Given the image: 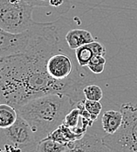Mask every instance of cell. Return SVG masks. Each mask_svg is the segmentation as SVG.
Here are the masks:
<instances>
[{
	"mask_svg": "<svg viewBox=\"0 0 137 152\" xmlns=\"http://www.w3.org/2000/svg\"><path fill=\"white\" fill-rule=\"evenodd\" d=\"M31 36V27L19 33L10 32L0 27V58L26 53Z\"/></svg>",
	"mask_w": 137,
	"mask_h": 152,
	"instance_id": "7",
	"label": "cell"
},
{
	"mask_svg": "<svg viewBox=\"0 0 137 152\" xmlns=\"http://www.w3.org/2000/svg\"><path fill=\"white\" fill-rule=\"evenodd\" d=\"M83 95L86 100L100 102L103 97V92L98 85L87 84L83 88Z\"/></svg>",
	"mask_w": 137,
	"mask_h": 152,
	"instance_id": "14",
	"label": "cell"
},
{
	"mask_svg": "<svg viewBox=\"0 0 137 152\" xmlns=\"http://www.w3.org/2000/svg\"><path fill=\"white\" fill-rule=\"evenodd\" d=\"M37 144L30 125L19 115L12 126L0 129V149L11 145L22 152H35Z\"/></svg>",
	"mask_w": 137,
	"mask_h": 152,
	"instance_id": "5",
	"label": "cell"
},
{
	"mask_svg": "<svg viewBox=\"0 0 137 152\" xmlns=\"http://www.w3.org/2000/svg\"><path fill=\"white\" fill-rule=\"evenodd\" d=\"M74 142L63 144L49 137H46L38 142L35 152H65L71 149Z\"/></svg>",
	"mask_w": 137,
	"mask_h": 152,
	"instance_id": "11",
	"label": "cell"
},
{
	"mask_svg": "<svg viewBox=\"0 0 137 152\" xmlns=\"http://www.w3.org/2000/svg\"><path fill=\"white\" fill-rule=\"evenodd\" d=\"M79 119H80V111H79V107L75 106L67 113V115H66V117L63 121V124H65L66 126L72 128V129L76 128L79 124Z\"/></svg>",
	"mask_w": 137,
	"mask_h": 152,
	"instance_id": "16",
	"label": "cell"
},
{
	"mask_svg": "<svg viewBox=\"0 0 137 152\" xmlns=\"http://www.w3.org/2000/svg\"><path fill=\"white\" fill-rule=\"evenodd\" d=\"M93 56H94V53L90 43L79 46V48L75 49V59L78 65L81 67L87 66Z\"/></svg>",
	"mask_w": 137,
	"mask_h": 152,
	"instance_id": "13",
	"label": "cell"
},
{
	"mask_svg": "<svg viewBox=\"0 0 137 152\" xmlns=\"http://www.w3.org/2000/svg\"><path fill=\"white\" fill-rule=\"evenodd\" d=\"M106 65V59L105 56L102 55H94L93 56L90 62L87 66H105Z\"/></svg>",
	"mask_w": 137,
	"mask_h": 152,
	"instance_id": "17",
	"label": "cell"
},
{
	"mask_svg": "<svg viewBox=\"0 0 137 152\" xmlns=\"http://www.w3.org/2000/svg\"><path fill=\"white\" fill-rule=\"evenodd\" d=\"M59 51L53 53L46 61V69L49 76L59 81L81 80L89 83L92 76L86 74V70H79L68 54Z\"/></svg>",
	"mask_w": 137,
	"mask_h": 152,
	"instance_id": "6",
	"label": "cell"
},
{
	"mask_svg": "<svg viewBox=\"0 0 137 152\" xmlns=\"http://www.w3.org/2000/svg\"><path fill=\"white\" fill-rule=\"evenodd\" d=\"M75 106L67 95L54 93L33 98L15 109L17 115L30 125L39 142L63 124L67 113Z\"/></svg>",
	"mask_w": 137,
	"mask_h": 152,
	"instance_id": "2",
	"label": "cell"
},
{
	"mask_svg": "<svg viewBox=\"0 0 137 152\" xmlns=\"http://www.w3.org/2000/svg\"><path fill=\"white\" fill-rule=\"evenodd\" d=\"M123 120L122 113L116 110H107L104 112L101 118V125L107 135L114 134L121 127Z\"/></svg>",
	"mask_w": 137,
	"mask_h": 152,
	"instance_id": "10",
	"label": "cell"
},
{
	"mask_svg": "<svg viewBox=\"0 0 137 152\" xmlns=\"http://www.w3.org/2000/svg\"><path fill=\"white\" fill-rule=\"evenodd\" d=\"M65 152H112L95 135H86L74 142V146Z\"/></svg>",
	"mask_w": 137,
	"mask_h": 152,
	"instance_id": "8",
	"label": "cell"
},
{
	"mask_svg": "<svg viewBox=\"0 0 137 152\" xmlns=\"http://www.w3.org/2000/svg\"><path fill=\"white\" fill-rule=\"evenodd\" d=\"M50 6L52 7H60L64 4V0H49Z\"/></svg>",
	"mask_w": 137,
	"mask_h": 152,
	"instance_id": "20",
	"label": "cell"
},
{
	"mask_svg": "<svg viewBox=\"0 0 137 152\" xmlns=\"http://www.w3.org/2000/svg\"><path fill=\"white\" fill-rule=\"evenodd\" d=\"M121 112L123 120L120 129L102 137V142L112 152H137V103H123Z\"/></svg>",
	"mask_w": 137,
	"mask_h": 152,
	"instance_id": "3",
	"label": "cell"
},
{
	"mask_svg": "<svg viewBox=\"0 0 137 152\" xmlns=\"http://www.w3.org/2000/svg\"><path fill=\"white\" fill-rule=\"evenodd\" d=\"M16 109L6 103H0V129H6L12 126L17 118Z\"/></svg>",
	"mask_w": 137,
	"mask_h": 152,
	"instance_id": "12",
	"label": "cell"
},
{
	"mask_svg": "<svg viewBox=\"0 0 137 152\" xmlns=\"http://www.w3.org/2000/svg\"><path fill=\"white\" fill-rule=\"evenodd\" d=\"M0 103H1V102H0Z\"/></svg>",
	"mask_w": 137,
	"mask_h": 152,
	"instance_id": "21",
	"label": "cell"
},
{
	"mask_svg": "<svg viewBox=\"0 0 137 152\" xmlns=\"http://www.w3.org/2000/svg\"><path fill=\"white\" fill-rule=\"evenodd\" d=\"M59 45L57 28L46 23L34 30L26 53L0 58V102L17 108L33 98L54 93L67 95L76 104L82 101L88 82L59 81L46 72V61L60 49Z\"/></svg>",
	"mask_w": 137,
	"mask_h": 152,
	"instance_id": "1",
	"label": "cell"
},
{
	"mask_svg": "<svg viewBox=\"0 0 137 152\" xmlns=\"http://www.w3.org/2000/svg\"><path fill=\"white\" fill-rule=\"evenodd\" d=\"M65 39L68 47L72 50H75L79 46L91 43L95 40V38L89 31L83 29H74L69 31L66 33Z\"/></svg>",
	"mask_w": 137,
	"mask_h": 152,
	"instance_id": "9",
	"label": "cell"
},
{
	"mask_svg": "<svg viewBox=\"0 0 137 152\" xmlns=\"http://www.w3.org/2000/svg\"><path fill=\"white\" fill-rule=\"evenodd\" d=\"M0 152H22L20 150L17 149L11 145H5L0 149Z\"/></svg>",
	"mask_w": 137,
	"mask_h": 152,
	"instance_id": "19",
	"label": "cell"
},
{
	"mask_svg": "<svg viewBox=\"0 0 137 152\" xmlns=\"http://www.w3.org/2000/svg\"><path fill=\"white\" fill-rule=\"evenodd\" d=\"M32 7H46L50 6L49 0H26Z\"/></svg>",
	"mask_w": 137,
	"mask_h": 152,
	"instance_id": "18",
	"label": "cell"
},
{
	"mask_svg": "<svg viewBox=\"0 0 137 152\" xmlns=\"http://www.w3.org/2000/svg\"><path fill=\"white\" fill-rule=\"evenodd\" d=\"M33 9L26 0H0V27L13 33L27 31L36 23L32 19Z\"/></svg>",
	"mask_w": 137,
	"mask_h": 152,
	"instance_id": "4",
	"label": "cell"
},
{
	"mask_svg": "<svg viewBox=\"0 0 137 152\" xmlns=\"http://www.w3.org/2000/svg\"><path fill=\"white\" fill-rule=\"evenodd\" d=\"M84 107L86 110L90 114L91 119L94 122L98 117L99 115L101 114L102 110V105L100 102L96 101H88V100H84Z\"/></svg>",
	"mask_w": 137,
	"mask_h": 152,
	"instance_id": "15",
	"label": "cell"
}]
</instances>
